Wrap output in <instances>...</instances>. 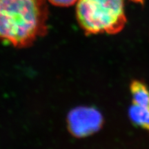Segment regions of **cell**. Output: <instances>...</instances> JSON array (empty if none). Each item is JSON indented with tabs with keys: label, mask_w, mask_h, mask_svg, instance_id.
Listing matches in <instances>:
<instances>
[{
	"label": "cell",
	"mask_w": 149,
	"mask_h": 149,
	"mask_svg": "<svg viewBox=\"0 0 149 149\" xmlns=\"http://www.w3.org/2000/svg\"><path fill=\"white\" fill-rule=\"evenodd\" d=\"M46 0H0V40L28 47L47 32Z\"/></svg>",
	"instance_id": "cell-1"
},
{
	"label": "cell",
	"mask_w": 149,
	"mask_h": 149,
	"mask_svg": "<svg viewBox=\"0 0 149 149\" xmlns=\"http://www.w3.org/2000/svg\"><path fill=\"white\" fill-rule=\"evenodd\" d=\"M76 17L86 34H117L127 22L125 0H78Z\"/></svg>",
	"instance_id": "cell-2"
},
{
	"label": "cell",
	"mask_w": 149,
	"mask_h": 149,
	"mask_svg": "<svg viewBox=\"0 0 149 149\" xmlns=\"http://www.w3.org/2000/svg\"><path fill=\"white\" fill-rule=\"evenodd\" d=\"M102 123L101 113L92 108H79L68 115L69 129L75 137H86L95 133L101 128Z\"/></svg>",
	"instance_id": "cell-3"
},
{
	"label": "cell",
	"mask_w": 149,
	"mask_h": 149,
	"mask_svg": "<svg viewBox=\"0 0 149 149\" xmlns=\"http://www.w3.org/2000/svg\"><path fill=\"white\" fill-rule=\"evenodd\" d=\"M132 104L149 109V88L139 80H133L130 85Z\"/></svg>",
	"instance_id": "cell-4"
},
{
	"label": "cell",
	"mask_w": 149,
	"mask_h": 149,
	"mask_svg": "<svg viewBox=\"0 0 149 149\" xmlns=\"http://www.w3.org/2000/svg\"><path fill=\"white\" fill-rule=\"evenodd\" d=\"M128 117L136 126L149 131V109L132 104L128 109Z\"/></svg>",
	"instance_id": "cell-5"
},
{
	"label": "cell",
	"mask_w": 149,
	"mask_h": 149,
	"mask_svg": "<svg viewBox=\"0 0 149 149\" xmlns=\"http://www.w3.org/2000/svg\"><path fill=\"white\" fill-rule=\"evenodd\" d=\"M48 1L54 6L61 7H67L77 3L78 0H48Z\"/></svg>",
	"instance_id": "cell-6"
},
{
	"label": "cell",
	"mask_w": 149,
	"mask_h": 149,
	"mask_svg": "<svg viewBox=\"0 0 149 149\" xmlns=\"http://www.w3.org/2000/svg\"><path fill=\"white\" fill-rule=\"evenodd\" d=\"M130 1H133V2H136V3H140L142 4L144 3V0H130Z\"/></svg>",
	"instance_id": "cell-7"
}]
</instances>
